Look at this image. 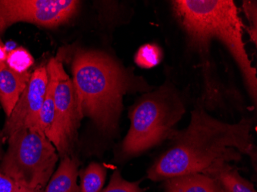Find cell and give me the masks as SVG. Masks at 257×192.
Listing matches in <instances>:
<instances>
[{"mask_svg":"<svg viewBox=\"0 0 257 192\" xmlns=\"http://www.w3.org/2000/svg\"><path fill=\"white\" fill-rule=\"evenodd\" d=\"M8 51H7V47L3 42L0 40V69L5 67L7 66V56Z\"/></svg>","mask_w":257,"mask_h":192,"instance_id":"ffe728a7","label":"cell"},{"mask_svg":"<svg viewBox=\"0 0 257 192\" xmlns=\"http://www.w3.org/2000/svg\"><path fill=\"white\" fill-rule=\"evenodd\" d=\"M253 120L243 117L236 123L215 118L200 101L195 105L189 125L177 130L167 147L150 164L147 177L162 181L183 174L203 173L219 161H239L242 154L256 162L252 135Z\"/></svg>","mask_w":257,"mask_h":192,"instance_id":"6da1fadb","label":"cell"},{"mask_svg":"<svg viewBox=\"0 0 257 192\" xmlns=\"http://www.w3.org/2000/svg\"><path fill=\"white\" fill-rule=\"evenodd\" d=\"M163 53L160 46L156 44H146L139 49L135 56L137 66L144 69H151L160 64Z\"/></svg>","mask_w":257,"mask_h":192,"instance_id":"2e32d148","label":"cell"},{"mask_svg":"<svg viewBox=\"0 0 257 192\" xmlns=\"http://www.w3.org/2000/svg\"><path fill=\"white\" fill-rule=\"evenodd\" d=\"M47 67L42 66L32 72L31 77L11 115L6 118L1 130L3 142L21 128H37L40 110L48 86ZM39 130V129H38Z\"/></svg>","mask_w":257,"mask_h":192,"instance_id":"ba28073f","label":"cell"},{"mask_svg":"<svg viewBox=\"0 0 257 192\" xmlns=\"http://www.w3.org/2000/svg\"><path fill=\"white\" fill-rule=\"evenodd\" d=\"M47 71L49 78L53 81L56 112L50 141L60 158L74 157L77 156L78 130L83 119L74 84L59 59H52L47 66Z\"/></svg>","mask_w":257,"mask_h":192,"instance_id":"8992f818","label":"cell"},{"mask_svg":"<svg viewBox=\"0 0 257 192\" xmlns=\"http://www.w3.org/2000/svg\"><path fill=\"white\" fill-rule=\"evenodd\" d=\"M7 66L17 73L29 72L34 64V59L28 50L23 47H18L8 52L7 56Z\"/></svg>","mask_w":257,"mask_h":192,"instance_id":"9a60e30c","label":"cell"},{"mask_svg":"<svg viewBox=\"0 0 257 192\" xmlns=\"http://www.w3.org/2000/svg\"><path fill=\"white\" fill-rule=\"evenodd\" d=\"M7 142L0 171L25 192H43L59 159L53 143L37 128L17 130Z\"/></svg>","mask_w":257,"mask_h":192,"instance_id":"5b68a950","label":"cell"},{"mask_svg":"<svg viewBox=\"0 0 257 192\" xmlns=\"http://www.w3.org/2000/svg\"><path fill=\"white\" fill-rule=\"evenodd\" d=\"M186 112L184 97L171 82L144 94L128 110L131 126L115 148L114 161L122 164L168 141Z\"/></svg>","mask_w":257,"mask_h":192,"instance_id":"277c9868","label":"cell"},{"mask_svg":"<svg viewBox=\"0 0 257 192\" xmlns=\"http://www.w3.org/2000/svg\"><path fill=\"white\" fill-rule=\"evenodd\" d=\"M72 71L81 116L89 118L99 136L108 141L119 136L124 95L153 89L144 78L102 52L76 50Z\"/></svg>","mask_w":257,"mask_h":192,"instance_id":"7a4b0ae2","label":"cell"},{"mask_svg":"<svg viewBox=\"0 0 257 192\" xmlns=\"http://www.w3.org/2000/svg\"><path fill=\"white\" fill-rule=\"evenodd\" d=\"M79 164L78 156L62 158L43 192H79Z\"/></svg>","mask_w":257,"mask_h":192,"instance_id":"8fae6325","label":"cell"},{"mask_svg":"<svg viewBox=\"0 0 257 192\" xmlns=\"http://www.w3.org/2000/svg\"><path fill=\"white\" fill-rule=\"evenodd\" d=\"M76 0H0V37L18 23L46 28L63 25L77 14Z\"/></svg>","mask_w":257,"mask_h":192,"instance_id":"52a82bcc","label":"cell"},{"mask_svg":"<svg viewBox=\"0 0 257 192\" xmlns=\"http://www.w3.org/2000/svg\"><path fill=\"white\" fill-rule=\"evenodd\" d=\"M0 109H1V106H0ZM3 145H4V142H3L2 136H1V130H0V161L2 160L4 154V149H3Z\"/></svg>","mask_w":257,"mask_h":192,"instance_id":"44dd1931","label":"cell"},{"mask_svg":"<svg viewBox=\"0 0 257 192\" xmlns=\"http://www.w3.org/2000/svg\"><path fill=\"white\" fill-rule=\"evenodd\" d=\"M55 117H56V112H55L54 98H53V81L49 78L46 96L39 115L37 128L42 131L50 141L53 135V128H54Z\"/></svg>","mask_w":257,"mask_h":192,"instance_id":"5bb4252c","label":"cell"},{"mask_svg":"<svg viewBox=\"0 0 257 192\" xmlns=\"http://www.w3.org/2000/svg\"><path fill=\"white\" fill-rule=\"evenodd\" d=\"M243 10L246 17L250 23L251 29L249 30L251 38L253 40L255 45H256V31L252 27L256 28V2L255 1H245L243 2Z\"/></svg>","mask_w":257,"mask_h":192,"instance_id":"ac0fdd59","label":"cell"},{"mask_svg":"<svg viewBox=\"0 0 257 192\" xmlns=\"http://www.w3.org/2000/svg\"><path fill=\"white\" fill-rule=\"evenodd\" d=\"M107 175V168L100 163H90L79 171L80 184L79 192H101L104 188Z\"/></svg>","mask_w":257,"mask_h":192,"instance_id":"4fadbf2b","label":"cell"},{"mask_svg":"<svg viewBox=\"0 0 257 192\" xmlns=\"http://www.w3.org/2000/svg\"><path fill=\"white\" fill-rule=\"evenodd\" d=\"M0 192H25L16 181L0 171Z\"/></svg>","mask_w":257,"mask_h":192,"instance_id":"d6986e66","label":"cell"},{"mask_svg":"<svg viewBox=\"0 0 257 192\" xmlns=\"http://www.w3.org/2000/svg\"><path fill=\"white\" fill-rule=\"evenodd\" d=\"M162 192H223L215 180L202 173L183 174L162 181Z\"/></svg>","mask_w":257,"mask_h":192,"instance_id":"7c38bea8","label":"cell"},{"mask_svg":"<svg viewBox=\"0 0 257 192\" xmlns=\"http://www.w3.org/2000/svg\"><path fill=\"white\" fill-rule=\"evenodd\" d=\"M202 174L215 180L223 192H257L253 184L239 174L237 167L227 161H217Z\"/></svg>","mask_w":257,"mask_h":192,"instance_id":"30bf717a","label":"cell"},{"mask_svg":"<svg viewBox=\"0 0 257 192\" xmlns=\"http://www.w3.org/2000/svg\"><path fill=\"white\" fill-rule=\"evenodd\" d=\"M32 72L19 73L6 66L0 69V106L8 118L25 90Z\"/></svg>","mask_w":257,"mask_h":192,"instance_id":"9c48e42d","label":"cell"},{"mask_svg":"<svg viewBox=\"0 0 257 192\" xmlns=\"http://www.w3.org/2000/svg\"><path fill=\"white\" fill-rule=\"evenodd\" d=\"M142 181H130L124 178L120 171L116 169L112 172L109 184L101 192H146L147 188L141 187Z\"/></svg>","mask_w":257,"mask_h":192,"instance_id":"e0dca14e","label":"cell"},{"mask_svg":"<svg viewBox=\"0 0 257 192\" xmlns=\"http://www.w3.org/2000/svg\"><path fill=\"white\" fill-rule=\"evenodd\" d=\"M173 11L184 30L191 49L208 53L209 43H223L240 69L246 89L256 105V71L242 40V23L231 0H176Z\"/></svg>","mask_w":257,"mask_h":192,"instance_id":"3957f363","label":"cell"}]
</instances>
